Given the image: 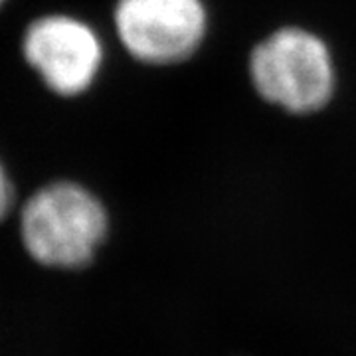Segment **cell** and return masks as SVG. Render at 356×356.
<instances>
[{"label": "cell", "instance_id": "277c9868", "mask_svg": "<svg viewBox=\"0 0 356 356\" xmlns=\"http://www.w3.org/2000/svg\"><path fill=\"white\" fill-rule=\"evenodd\" d=\"M26 62L58 95H79L95 81L103 62L99 36L86 22L50 14L34 20L22 40Z\"/></svg>", "mask_w": 356, "mask_h": 356}, {"label": "cell", "instance_id": "6da1fadb", "mask_svg": "<svg viewBox=\"0 0 356 356\" xmlns=\"http://www.w3.org/2000/svg\"><path fill=\"white\" fill-rule=\"evenodd\" d=\"M20 232L28 254L42 266L83 267L107 236V212L83 186L54 182L24 204Z\"/></svg>", "mask_w": 356, "mask_h": 356}, {"label": "cell", "instance_id": "7a4b0ae2", "mask_svg": "<svg viewBox=\"0 0 356 356\" xmlns=\"http://www.w3.org/2000/svg\"><path fill=\"white\" fill-rule=\"evenodd\" d=\"M250 76L261 99L295 115L321 111L334 93L329 46L305 28H280L259 42Z\"/></svg>", "mask_w": 356, "mask_h": 356}, {"label": "cell", "instance_id": "8992f818", "mask_svg": "<svg viewBox=\"0 0 356 356\" xmlns=\"http://www.w3.org/2000/svg\"><path fill=\"white\" fill-rule=\"evenodd\" d=\"M2 2H4V0H0V4H2Z\"/></svg>", "mask_w": 356, "mask_h": 356}, {"label": "cell", "instance_id": "5b68a950", "mask_svg": "<svg viewBox=\"0 0 356 356\" xmlns=\"http://www.w3.org/2000/svg\"><path fill=\"white\" fill-rule=\"evenodd\" d=\"M10 206H13V186L6 177V170L0 165V220L8 214Z\"/></svg>", "mask_w": 356, "mask_h": 356}, {"label": "cell", "instance_id": "3957f363", "mask_svg": "<svg viewBox=\"0 0 356 356\" xmlns=\"http://www.w3.org/2000/svg\"><path fill=\"white\" fill-rule=\"evenodd\" d=\"M115 30L143 64H180L202 46L208 14L202 0H119Z\"/></svg>", "mask_w": 356, "mask_h": 356}]
</instances>
